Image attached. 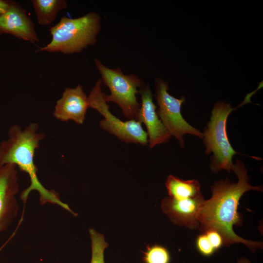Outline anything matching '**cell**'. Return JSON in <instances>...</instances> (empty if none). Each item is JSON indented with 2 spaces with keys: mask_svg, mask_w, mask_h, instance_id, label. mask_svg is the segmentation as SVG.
<instances>
[{
  "mask_svg": "<svg viewBox=\"0 0 263 263\" xmlns=\"http://www.w3.org/2000/svg\"><path fill=\"white\" fill-rule=\"evenodd\" d=\"M232 171L237 176L236 183L225 178L215 182L211 187L212 196L204 201L198 214V229L202 233L209 229L216 230L222 235L225 245L243 243L254 252L262 248L263 242L249 241L239 236L234 232L233 227L242 225L238 207L243 195L249 190L261 191L263 188L249 183L247 170L240 160H235Z\"/></svg>",
  "mask_w": 263,
  "mask_h": 263,
  "instance_id": "obj_1",
  "label": "cell"
},
{
  "mask_svg": "<svg viewBox=\"0 0 263 263\" xmlns=\"http://www.w3.org/2000/svg\"><path fill=\"white\" fill-rule=\"evenodd\" d=\"M38 124L36 123H30L24 129L18 125H12L8 132V138L0 144V166L13 164L20 171L28 175L30 184L19 196L24 203L31 191L35 190L39 194L41 204L57 205L76 216L77 214L61 200L58 193L45 188L38 179L34 156L36 150L39 147L40 141L45 136L44 132L38 131Z\"/></svg>",
  "mask_w": 263,
  "mask_h": 263,
  "instance_id": "obj_2",
  "label": "cell"
},
{
  "mask_svg": "<svg viewBox=\"0 0 263 263\" xmlns=\"http://www.w3.org/2000/svg\"><path fill=\"white\" fill-rule=\"evenodd\" d=\"M101 17L91 12L77 18L63 17L49 29L52 39L46 45L36 52H60L69 55L80 53L93 45L101 31Z\"/></svg>",
  "mask_w": 263,
  "mask_h": 263,
  "instance_id": "obj_3",
  "label": "cell"
},
{
  "mask_svg": "<svg viewBox=\"0 0 263 263\" xmlns=\"http://www.w3.org/2000/svg\"><path fill=\"white\" fill-rule=\"evenodd\" d=\"M237 107L233 108L229 103L222 101L217 102L205 128L202 139L206 153L208 155L212 153L210 169L214 172L217 173L223 169L230 172L234 167L233 156L239 153L231 145L226 131L228 117Z\"/></svg>",
  "mask_w": 263,
  "mask_h": 263,
  "instance_id": "obj_4",
  "label": "cell"
},
{
  "mask_svg": "<svg viewBox=\"0 0 263 263\" xmlns=\"http://www.w3.org/2000/svg\"><path fill=\"white\" fill-rule=\"evenodd\" d=\"M94 63L101 75L102 83L111 92L109 95L104 93L105 101L117 104L126 117L134 119L140 106L136 95L138 89L144 85L143 80L135 75L124 74L119 68L107 67L97 58L94 59Z\"/></svg>",
  "mask_w": 263,
  "mask_h": 263,
  "instance_id": "obj_5",
  "label": "cell"
},
{
  "mask_svg": "<svg viewBox=\"0 0 263 263\" xmlns=\"http://www.w3.org/2000/svg\"><path fill=\"white\" fill-rule=\"evenodd\" d=\"M102 84L101 78L97 79L88 96L90 108L95 109L104 117L100 121V128L127 143L147 145L148 134L141 123L135 119L123 121L111 113L104 97Z\"/></svg>",
  "mask_w": 263,
  "mask_h": 263,
  "instance_id": "obj_6",
  "label": "cell"
},
{
  "mask_svg": "<svg viewBox=\"0 0 263 263\" xmlns=\"http://www.w3.org/2000/svg\"><path fill=\"white\" fill-rule=\"evenodd\" d=\"M155 82V97L158 106L157 113L170 135L177 139L180 147L183 148L185 146L184 136L186 134L202 139L203 132L190 125L181 114V106L185 102V98L182 96L178 99L169 94L167 81L156 78Z\"/></svg>",
  "mask_w": 263,
  "mask_h": 263,
  "instance_id": "obj_7",
  "label": "cell"
},
{
  "mask_svg": "<svg viewBox=\"0 0 263 263\" xmlns=\"http://www.w3.org/2000/svg\"><path fill=\"white\" fill-rule=\"evenodd\" d=\"M19 191L17 166H0V233L6 231L18 214L17 195Z\"/></svg>",
  "mask_w": 263,
  "mask_h": 263,
  "instance_id": "obj_8",
  "label": "cell"
},
{
  "mask_svg": "<svg viewBox=\"0 0 263 263\" xmlns=\"http://www.w3.org/2000/svg\"><path fill=\"white\" fill-rule=\"evenodd\" d=\"M139 93L141 95V104L134 119L146 126L149 145L151 149L157 145L167 142L171 136L157 113L149 84H144Z\"/></svg>",
  "mask_w": 263,
  "mask_h": 263,
  "instance_id": "obj_9",
  "label": "cell"
},
{
  "mask_svg": "<svg viewBox=\"0 0 263 263\" xmlns=\"http://www.w3.org/2000/svg\"><path fill=\"white\" fill-rule=\"evenodd\" d=\"M205 200L202 193L182 200L166 197L162 200L161 207L172 223L194 230L199 228L197 216Z\"/></svg>",
  "mask_w": 263,
  "mask_h": 263,
  "instance_id": "obj_10",
  "label": "cell"
},
{
  "mask_svg": "<svg viewBox=\"0 0 263 263\" xmlns=\"http://www.w3.org/2000/svg\"><path fill=\"white\" fill-rule=\"evenodd\" d=\"M90 108L88 97L83 87L78 84L75 88H67L55 107L53 115L62 121H74L82 124L87 109Z\"/></svg>",
  "mask_w": 263,
  "mask_h": 263,
  "instance_id": "obj_11",
  "label": "cell"
},
{
  "mask_svg": "<svg viewBox=\"0 0 263 263\" xmlns=\"http://www.w3.org/2000/svg\"><path fill=\"white\" fill-rule=\"evenodd\" d=\"M7 33L30 42H38L35 24L19 3L11 1L3 14L0 15V34Z\"/></svg>",
  "mask_w": 263,
  "mask_h": 263,
  "instance_id": "obj_12",
  "label": "cell"
},
{
  "mask_svg": "<svg viewBox=\"0 0 263 263\" xmlns=\"http://www.w3.org/2000/svg\"><path fill=\"white\" fill-rule=\"evenodd\" d=\"M165 184L169 197L177 200L193 198L201 193V185L194 179L184 180L170 175Z\"/></svg>",
  "mask_w": 263,
  "mask_h": 263,
  "instance_id": "obj_13",
  "label": "cell"
},
{
  "mask_svg": "<svg viewBox=\"0 0 263 263\" xmlns=\"http://www.w3.org/2000/svg\"><path fill=\"white\" fill-rule=\"evenodd\" d=\"M31 1L38 22L43 26L50 24L58 13L67 6L65 0H32Z\"/></svg>",
  "mask_w": 263,
  "mask_h": 263,
  "instance_id": "obj_14",
  "label": "cell"
},
{
  "mask_svg": "<svg viewBox=\"0 0 263 263\" xmlns=\"http://www.w3.org/2000/svg\"><path fill=\"white\" fill-rule=\"evenodd\" d=\"M91 240L92 257L90 263H105L104 253L109 246L102 234L99 233L93 228L89 229Z\"/></svg>",
  "mask_w": 263,
  "mask_h": 263,
  "instance_id": "obj_15",
  "label": "cell"
},
{
  "mask_svg": "<svg viewBox=\"0 0 263 263\" xmlns=\"http://www.w3.org/2000/svg\"><path fill=\"white\" fill-rule=\"evenodd\" d=\"M170 256L168 250L159 244L148 246L143 252L144 263H169Z\"/></svg>",
  "mask_w": 263,
  "mask_h": 263,
  "instance_id": "obj_16",
  "label": "cell"
},
{
  "mask_svg": "<svg viewBox=\"0 0 263 263\" xmlns=\"http://www.w3.org/2000/svg\"><path fill=\"white\" fill-rule=\"evenodd\" d=\"M196 245L198 251L205 256H211L216 251L204 233L198 236Z\"/></svg>",
  "mask_w": 263,
  "mask_h": 263,
  "instance_id": "obj_17",
  "label": "cell"
},
{
  "mask_svg": "<svg viewBox=\"0 0 263 263\" xmlns=\"http://www.w3.org/2000/svg\"><path fill=\"white\" fill-rule=\"evenodd\" d=\"M204 233L206 234L211 245L215 250H218L224 245L222 235L216 230L209 229Z\"/></svg>",
  "mask_w": 263,
  "mask_h": 263,
  "instance_id": "obj_18",
  "label": "cell"
},
{
  "mask_svg": "<svg viewBox=\"0 0 263 263\" xmlns=\"http://www.w3.org/2000/svg\"><path fill=\"white\" fill-rule=\"evenodd\" d=\"M11 1L0 0V15L5 13L9 7Z\"/></svg>",
  "mask_w": 263,
  "mask_h": 263,
  "instance_id": "obj_19",
  "label": "cell"
},
{
  "mask_svg": "<svg viewBox=\"0 0 263 263\" xmlns=\"http://www.w3.org/2000/svg\"><path fill=\"white\" fill-rule=\"evenodd\" d=\"M237 263H250V261L247 259L243 257L238 260Z\"/></svg>",
  "mask_w": 263,
  "mask_h": 263,
  "instance_id": "obj_20",
  "label": "cell"
}]
</instances>
